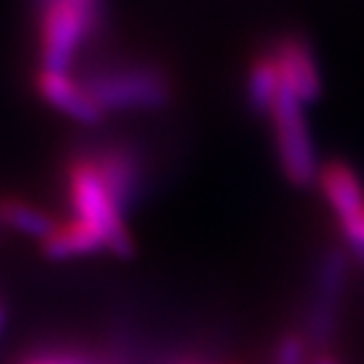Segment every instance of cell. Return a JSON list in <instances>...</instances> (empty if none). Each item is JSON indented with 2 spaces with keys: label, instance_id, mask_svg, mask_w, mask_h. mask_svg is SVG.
Instances as JSON below:
<instances>
[{
  "label": "cell",
  "instance_id": "6da1fadb",
  "mask_svg": "<svg viewBox=\"0 0 364 364\" xmlns=\"http://www.w3.org/2000/svg\"><path fill=\"white\" fill-rule=\"evenodd\" d=\"M63 195L68 203V218L94 230L109 256L129 258L134 253V238L127 225L129 213L112 193L89 147L74 152L63 162Z\"/></svg>",
  "mask_w": 364,
  "mask_h": 364
},
{
  "label": "cell",
  "instance_id": "7a4b0ae2",
  "mask_svg": "<svg viewBox=\"0 0 364 364\" xmlns=\"http://www.w3.org/2000/svg\"><path fill=\"white\" fill-rule=\"evenodd\" d=\"M84 84L107 117L117 112H152L172 99L170 76L152 63L99 68Z\"/></svg>",
  "mask_w": 364,
  "mask_h": 364
},
{
  "label": "cell",
  "instance_id": "3957f363",
  "mask_svg": "<svg viewBox=\"0 0 364 364\" xmlns=\"http://www.w3.org/2000/svg\"><path fill=\"white\" fill-rule=\"evenodd\" d=\"M268 114H271L273 149L284 177L294 188H311L318 175V157L304 104L284 86Z\"/></svg>",
  "mask_w": 364,
  "mask_h": 364
},
{
  "label": "cell",
  "instance_id": "277c9868",
  "mask_svg": "<svg viewBox=\"0 0 364 364\" xmlns=\"http://www.w3.org/2000/svg\"><path fill=\"white\" fill-rule=\"evenodd\" d=\"M97 18L66 0H41L38 16V58L41 68L71 71L81 46L86 43Z\"/></svg>",
  "mask_w": 364,
  "mask_h": 364
},
{
  "label": "cell",
  "instance_id": "5b68a950",
  "mask_svg": "<svg viewBox=\"0 0 364 364\" xmlns=\"http://www.w3.org/2000/svg\"><path fill=\"white\" fill-rule=\"evenodd\" d=\"M36 91L53 112L76 124H102L107 114L99 109L94 97L86 89L84 79H76L74 71H58V68H38L36 74Z\"/></svg>",
  "mask_w": 364,
  "mask_h": 364
},
{
  "label": "cell",
  "instance_id": "8992f818",
  "mask_svg": "<svg viewBox=\"0 0 364 364\" xmlns=\"http://www.w3.org/2000/svg\"><path fill=\"white\" fill-rule=\"evenodd\" d=\"M271 53L276 58V66H279L281 84L299 102L309 104L321 97V71H318L316 53L306 38L286 33L279 41H273Z\"/></svg>",
  "mask_w": 364,
  "mask_h": 364
},
{
  "label": "cell",
  "instance_id": "52a82bcc",
  "mask_svg": "<svg viewBox=\"0 0 364 364\" xmlns=\"http://www.w3.org/2000/svg\"><path fill=\"white\" fill-rule=\"evenodd\" d=\"M89 152L91 157L97 159L99 170L107 177L109 188L117 195L122 208L129 213L139 203V198H142L144 167L139 152L132 144H122V142L91 144Z\"/></svg>",
  "mask_w": 364,
  "mask_h": 364
},
{
  "label": "cell",
  "instance_id": "ba28073f",
  "mask_svg": "<svg viewBox=\"0 0 364 364\" xmlns=\"http://www.w3.org/2000/svg\"><path fill=\"white\" fill-rule=\"evenodd\" d=\"M316 185L339 223L349 220L364 210V185L354 172V167L347 162L331 159V162L321 165L316 175Z\"/></svg>",
  "mask_w": 364,
  "mask_h": 364
},
{
  "label": "cell",
  "instance_id": "9c48e42d",
  "mask_svg": "<svg viewBox=\"0 0 364 364\" xmlns=\"http://www.w3.org/2000/svg\"><path fill=\"white\" fill-rule=\"evenodd\" d=\"M38 245L48 261H79V258L107 253L102 238L94 230H89L84 223L74 220V218L56 220L53 230Z\"/></svg>",
  "mask_w": 364,
  "mask_h": 364
},
{
  "label": "cell",
  "instance_id": "30bf717a",
  "mask_svg": "<svg viewBox=\"0 0 364 364\" xmlns=\"http://www.w3.org/2000/svg\"><path fill=\"white\" fill-rule=\"evenodd\" d=\"M53 225H56V218L38 203L23 195H0V228L3 230L41 243L53 230Z\"/></svg>",
  "mask_w": 364,
  "mask_h": 364
},
{
  "label": "cell",
  "instance_id": "8fae6325",
  "mask_svg": "<svg viewBox=\"0 0 364 364\" xmlns=\"http://www.w3.org/2000/svg\"><path fill=\"white\" fill-rule=\"evenodd\" d=\"M284 84H281L279 66L273 58L271 48L261 51L248 66V76H245V99L248 107L256 114H268L276 102V97L281 94Z\"/></svg>",
  "mask_w": 364,
  "mask_h": 364
},
{
  "label": "cell",
  "instance_id": "7c38bea8",
  "mask_svg": "<svg viewBox=\"0 0 364 364\" xmlns=\"http://www.w3.org/2000/svg\"><path fill=\"white\" fill-rule=\"evenodd\" d=\"M309 334L304 331H286L273 344L271 364H309L311 362V344Z\"/></svg>",
  "mask_w": 364,
  "mask_h": 364
},
{
  "label": "cell",
  "instance_id": "4fadbf2b",
  "mask_svg": "<svg viewBox=\"0 0 364 364\" xmlns=\"http://www.w3.org/2000/svg\"><path fill=\"white\" fill-rule=\"evenodd\" d=\"M21 364H94V357L81 352H68V349H53V352L33 354V357L23 359Z\"/></svg>",
  "mask_w": 364,
  "mask_h": 364
},
{
  "label": "cell",
  "instance_id": "5bb4252c",
  "mask_svg": "<svg viewBox=\"0 0 364 364\" xmlns=\"http://www.w3.org/2000/svg\"><path fill=\"white\" fill-rule=\"evenodd\" d=\"M341 228V238H344V245L349 250H354L359 258H364V210L359 215L349 218V220L339 223Z\"/></svg>",
  "mask_w": 364,
  "mask_h": 364
},
{
  "label": "cell",
  "instance_id": "9a60e30c",
  "mask_svg": "<svg viewBox=\"0 0 364 364\" xmlns=\"http://www.w3.org/2000/svg\"><path fill=\"white\" fill-rule=\"evenodd\" d=\"M66 3H74V6H79L81 11H86L89 16H94L99 21V16H102V8H99V0H66Z\"/></svg>",
  "mask_w": 364,
  "mask_h": 364
},
{
  "label": "cell",
  "instance_id": "2e32d148",
  "mask_svg": "<svg viewBox=\"0 0 364 364\" xmlns=\"http://www.w3.org/2000/svg\"><path fill=\"white\" fill-rule=\"evenodd\" d=\"M167 364H230V362H218V359H205V357H180Z\"/></svg>",
  "mask_w": 364,
  "mask_h": 364
},
{
  "label": "cell",
  "instance_id": "e0dca14e",
  "mask_svg": "<svg viewBox=\"0 0 364 364\" xmlns=\"http://www.w3.org/2000/svg\"><path fill=\"white\" fill-rule=\"evenodd\" d=\"M309 364H341V359L336 357V354H331V352H316Z\"/></svg>",
  "mask_w": 364,
  "mask_h": 364
},
{
  "label": "cell",
  "instance_id": "ac0fdd59",
  "mask_svg": "<svg viewBox=\"0 0 364 364\" xmlns=\"http://www.w3.org/2000/svg\"><path fill=\"white\" fill-rule=\"evenodd\" d=\"M3 321H6V311H3V304H0V329H3Z\"/></svg>",
  "mask_w": 364,
  "mask_h": 364
}]
</instances>
